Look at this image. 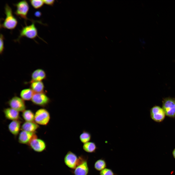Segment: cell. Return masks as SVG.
I'll use <instances>...</instances> for the list:
<instances>
[{"instance_id": "cell-5", "label": "cell", "mask_w": 175, "mask_h": 175, "mask_svg": "<svg viewBox=\"0 0 175 175\" xmlns=\"http://www.w3.org/2000/svg\"><path fill=\"white\" fill-rule=\"evenodd\" d=\"M50 116L49 112L44 109H40L36 112L34 121L38 124L46 125L49 122Z\"/></svg>"}, {"instance_id": "cell-3", "label": "cell", "mask_w": 175, "mask_h": 175, "mask_svg": "<svg viewBox=\"0 0 175 175\" xmlns=\"http://www.w3.org/2000/svg\"><path fill=\"white\" fill-rule=\"evenodd\" d=\"M166 115L175 118V98L167 97L163 99L162 107Z\"/></svg>"}, {"instance_id": "cell-18", "label": "cell", "mask_w": 175, "mask_h": 175, "mask_svg": "<svg viewBox=\"0 0 175 175\" xmlns=\"http://www.w3.org/2000/svg\"><path fill=\"white\" fill-rule=\"evenodd\" d=\"M34 93L30 88L23 89L20 93L21 98L24 100H31Z\"/></svg>"}, {"instance_id": "cell-15", "label": "cell", "mask_w": 175, "mask_h": 175, "mask_svg": "<svg viewBox=\"0 0 175 175\" xmlns=\"http://www.w3.org/2000/svg\"><path fill=\"white\" fill-rule=\"evenodd\" d=\"M21 122L19 120L12 121L9 125V131L13 135L17 136L19 133L20 128Z\"/></svg>"}, {"instance_id": "cell-2", "label": "cell", "mask_w": 175, "mask_h": 175, "mask_svg": "<svg viewBox=\"0 0 175 175\" xmlns=\"http://www.w3.org/2000/svg\"><path fill=\"white\" fill-rule=\"evenodd\" d=\"M79 160L75 168L70 171L73 175H88L89 168L88 163V157L81 155L79 156Z\"/></svg>"}, {"instance_id": "cell-13", "label": "cell", "mask_w": 175, "mask_h": 175, "mask_svg": "<svg viewBox=\"0 0 175 175\" xmlns=\"http://www.w3.org/2000/svg\"><path fill=\"white\" fill-rule=\"evenodd\" d=\"M31 80L29 83L35 81H42L46 78L45 71L43 69H38L34 70L31 74Z\"/></svg>"}, {"instance_id": "cell-1", "label": "cell", "mask_w": 175, "mask_h": 175, "mask_svg": "<svg viewBox=\"0 0 175 175\" xmlns=\"http://www.w3.org/2000/svg\"><path fill=\"white\" fill-rule=\"evenodd\" d=\"M4 10L6 17L2 24V26L7 29L13 30L17 26L18 21L13 15L11 8L7 4L5 5Z\"/></svg>"}, {"instance_id": "cell-8", "label": "cell", "mask_w": 175, "mask_h": 175, "mask_svg": "<svg viewBox=\"0 0 175 175\" xmlns=\"http://www.w3.org/2000/svg\"><path fill=\"white\" fill-rule=\"evenodd\" d=\"M8 104L10 108L19 112L25 110L26 106L24 100L21 98L15 96L10 99Z\"/></svg>"}, {"instance_id": "cell-11", "label": "cell", "mask_w": 175, "mask_h": 175, "mask_svg": "<svg viewBox=\"0 0 175 175\" xmlns=\"http://www.w3.org/2000/svg\"><path fill=\"white\" fill-rule=\"evenodd\" d=\"M79 160V157L74 153L69 151L64 157V162L68 167L71 169H73L76 166Z\"/></svg>"}, {"instance_id": "cell-17", "label": "cell", "mask_w": 175, "mask_h": 175, "mask_svg": "<svg viewBox=\"0 0 175 175\" xmlns=\"http://www.w3.org/2000/svg\"><path fill=\"white\" fill-rule=\"evenodd\" d=\"M30 87L35 93L44 92V86L42 81H35L31 82Z\"/></svg>"}, {"instance_id": "cell-25", "label": "cell", "mask_w": 175, "mask_h": 175, "mask_svg": "<svg viewBox=\"0 0 175 175\" xmlns=\"http://www.w3.org/2000/svg\"><path fill=\"white\" fill-rule=\"evenodd\" d=\"M4 37L2 34H0V54H2L4 49Z\"/></svg>"}, {"instance_id": "cell-4", "label": "cell", "mask_w": 175, "mask_h": 175, "mask_svg": "<svg viewBox=\"0 0 175 175\" xmlns=\"http://www.w3.org/2000/svg\"><path fill=\"white\" fill-rule=\"evenodd\" d=\"M38 36L37 31L34 22L32 24L23 27L20 31L19 35L16 41H19L21 38L26 37L33 39Z\"/></svg>"}, {"instance_id": "cell-12", "label": "cell", "mask_w": 175, "mask_h": 175, "mask_svg": "<svg viewBox=\"0 0 175 175\" xmlns=\"http://www.w3.org/2000/svg\"><path fill=\"white\" fill-rule=\"evenodd\" d=\"M35 135L34 132L22 131L19 134L18 142L21 144L28 145Z\"/></svg>"}, {"instance_id": "cell-16", "label": "cell", "mask_w": 175, "mask_h": 175, "mask_svg": "<svg viewBox=\"0 0 175 175\" xmlns=\"http://www.w3.org/2000/svg\"><path fill=\"white\" fill-rule=\"evenodd\" d=\"M39 126L38 124L34 122H26L22 125L21 130L22 131L34 132Z\"/></svg>"}, {"instance_id": "cell-9", "label": "cell", "mask_w": 175, "mask_h": 175, "mask_svg": "<svg viewBox=\"0 0 175 175\" xmlns=\"http://www.w3.org/2000/svg\"><path fill=\"white\" fill-rule=\"evenodd\" d=\"M28 145L35 152L40 153L46 149V145L43 140L37 138L35 135L31 140Z\"/></svg>"}, {"instance_id": "cell-23", "label": "cell", "mask_w": 175, "mask_h": 175, "mask_svg": "<svg viewBox=\"0 0 175 175\" xmlns=\"http://www.w3.org/2000/svg\"><path fill=\"white\" fill-rule=\"evenodd\" d=\"M29 2L32 6L35 9L40 8L44 4L43 0H30Z\"/></svg>"}, {"instance_id": "cell-28", "label": "cell", "mask_w": 175, "mask_h": 175, "mask_svg": "<svg viewBox=\"0 0 175 175\" xmlns=\"http://www.w3.org/2000/svg\"><path fill=\"white\" fill-rule=\"evenodd\" d=\"M172 154L174 157L175 159V148L173 151Z\"/></svg>"}, {"instance_id": "cell-24", "label": "cell", "mask_w": 175, "mask_h": 175, "mask_svg": "<svg viewBox=\"0 0 175 175\" xmlns=\"http://www.w3.org/2000/svg\"><path fill=\"white\" fill-rule=\"evenodd\" d=\"M100 175H118L111 169L105 168L100 171Z\"/></svg>"}, {"instance_id": "cell-20", "label": "cell", "mask_w": 175, "mask_h": 175, "mask_svg": "<svg viewBox=\"0 0 175 175\" xmlns=\"http://www.w3.org/2000/svg\"><path fill=\"white\" fill-rule=\"evenodd\" d=\"M107 163L105 160L103 158L98 159L95 162L94 167L96 170L100 171L106 168Z\"/></svg>"}, {"instance_id": "cell-14", "label": "cell", "mask_w": 175, "mask_h": 175, "mask_svg": "<svg viewBox=\"0 0 175 175\" xmlns=\"http://www.w3.org/2000/svg\"><path fill=\"white\" fill-rule=\"evenodd\" d=\"M4 113L6 118L12 120H17L19 118V112L11 108L5 109Z\"/></svg>"}, {"instance_id": "cell-21", "label": "cell", "mask_w": 175, "mask_h": 175, "mask_svg": "<svg viewBox=\"0 0 175 175\" xmlns=\"http://www.w3.org/2000/svg\"><path fill=\"white\" fill-rule=\"evenodd\" d=\"M22 116L26 122H33L34 121L35 115L30 110H25L23 111Z\"/></svg>"}, {"instance_id": "cell-6", "label": "cell", "mask_w": 175, "mask_h": 175, "mask_svg": "<svg viewBox=\"0 0 175 175\" xmlns=\"http://www.w3.org/2000/svg\"><path fill=\"white\" fill-rule=\"evenodd\" d=\"M16 8L15 14L18 16L26 20H27V15L29 9L28 2L26 0H23L15 4Z\"/></svg>"}, {"instance_id": "cell-27", "label": "cell", "mask_w": 175, "mask_h": 175, "mask_svg": "<svg viewBox=\"0 0 175 175\" xmlns=\"http://www.w3.org/2000/svg\"><path fill=\"white\" fill-rule=\"evenodd\" d=\"M41 15V12L39 11H38L36 12L35 13V15L37 17H40Z\"/></svg>"}, {"instance_id": "cell-10", "label": "cell", "mask_w": 175, "mask_h": 175, "mask_svg": "<svg viewBox=\"0 0 175 175\" xmlns=\"http://www.w3.org/2000/svg\"><path fill=\"white\" fill-rule=\"evenodd\" d=\"M31 100L35 104L42 106L47 105L50 101V99L44 92L34 93Z\"/></svg>"}, {"instance_id": "cell-19", "label": "cell", "mask_w": 175, "mask_h": 175, "mask_svg": "<svg viewBox=\"0 0 175 175\" xmlns=\"http://www.w3.org/2000/svg\"><path fill=\"white\" fill-rule=\"evenodd\" d=\"M82 148L84 151L89 153H95L97 149L94 142L90 141L84 144Z\"/></svg>"}, {"instance_id": "cell-22", "label": "cell", "mask_w": 175, "mask_h": 175, "mask_svg": "<svg viewBox=\"0 0 175 175\" xmlns=\"http://www.w3.org/2000/svg\"><path fill=\"white\" fill-rule=\"evenodd\" d=\"M91 135L88 131H83L79 136L80 141L84 144L89 142L91 139Z\"/></svg>"}, {"instance_id": "cell-7", "label": "cell", "mask_w": 175, "mask_h": 175, "mask_svg": "<svg viewBox=\"0 0 175 175\" xmlns=\"http://www.w3.org/2000/svg\"><path fill=\"white\" fill-rule=\"evenodd\" d=\"M150 117L155 122H160L164 119L166 115L162 107L155 105L152 107L150 110Z\"/></svg>"}, {"instance_id": "cell-26", "label": "cell", "mask_w": 175, "mask_h": 175, "mask_svg": "<svg viewBox=\"0 0 175 175\" xmlns=\"http://www.w3.org/2000/svg\"><path fill=\"white\" fill-rule=\"evenodd\" d=\"M43 1L44 3L51 6H53L55 2V0H44Z\"/></svg>"}]
</instances>
